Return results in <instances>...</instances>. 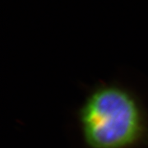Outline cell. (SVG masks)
Instances as JSON below:
<instances>
[{
	"label": "cell",
	"instance_id": "cell-1",
	"mask_svg": "<svg viewBox=\"0 0 148 148\" xmlns=\"http://www.w3.org/2000/svg\"><path fill=\"white\" fill-rule=\"evenodd\" d=\"M87 148H138L148 142V118L138 96L117 84L96 86L78 111Z\"/></svg>",
	"mask_w": 148,
	"mask_h": 148
}]
</instances>
